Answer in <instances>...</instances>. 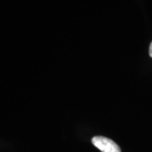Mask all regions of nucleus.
<instances>
[{
    "label": "nucleus",
    "mask_w": 152,
    "mask_h": 152,
    "mask_svg": "<svg viewBox=\"0 0 152 152\" xmlns=\"http://www.w3.org/2000/svg\"><path fill=\"white\" fill-rule=\"evenodd\" d=\"M149 53H150V56L152 58V42L150 45V48H149Z\"/></svg>",
    "instance_id": "2"
},
{
    "label": "nucleus",
    "mask_w": 152,
    "mask_h": 152,
    "mask_svg": "<svg viewBox=\"0 0 152 152\" xmlns=\"http://www.w3.org/2000/svg\"><path fill=\"white\" fill-rule=\"evenodd\" d=\"M91 142L102 152H121L120 147L115 142L103 136L93 137Z\"/></svg>",
    "instance_id": "1"
}]
</instances>
